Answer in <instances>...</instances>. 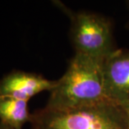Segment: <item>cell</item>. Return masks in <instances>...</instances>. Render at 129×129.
<instances>
[{"label":"cell","mask_w":129,"mask_h":129,"mask_svg":"<svg viewBox=\"0 0 129 129\" xmlns=\"http://www.w3.org/2000/svg\"><path fill=\"white\" fill-rule=\"evenodd\" d=\"M104 60L75 53L65 73L50 92L45 108L62 111L107 101L103 73Z\"/></svg>","instance_id":"6da1fadb"},{"label":"cell","mask_w":129,"mask_h":129,"mask_svg":"<svg viewBox=\"0 0 129 129\" xmlns=\"http://www.w3.org/2000/svg\"><path fill=\"white\" fill-rule=\"evenodd\" d=\"M32 129H129L123 108L108 100L82 108L31 114Z\"/></svg>","instance_id":"7a4b0ae2"},{"label":"cell","mask_w":129,"mask_h":129,"mask_svg":"<svg viewBox=\"0 0 129 129\" xmlns=\"http://www.w3.org/2000/svg\"><path fill=\"white\" fill-rule=\"evenodd\" d=\"M70 19V40L75 53L105 60L116 50L111 21L101 14L73 12L62 5Z\"/></svg>","instance_id":"3957f363"},{"label":"cell","mask_w":129,"mask_h":129,"mask_svg":"<svg viewBox=\"0 0 129 129\" xmlns=\"http://www.w3.org/2000/svg\"><path fill=\"white\" fill-rule=\"evenodd\" d=\"M106 98L118 105L129 103V50L117 49L103 61Z\"/></svg>","instance_id":"277c9868"},{"label":"cell","mask_w":129,"mask_h":129,"mask_svg":"<svg viewBox=\"0 0 129 129\" xmlns=\"http://www.w3.org/2000/svg\"><path fill=\"white\" fill-rule=\"evenodd\" d=\"M55 80L41 75L24 71H12L0 80V96H7L29 101L30 98L55 87Z\"/></svg>","instance_id":"5b68a950"},{"label":"cell","mask_w":129,"mask_h":129,"mask_svg":"<svg viewBox=\"0 0 129 129\" xmlns=\"http://www.w3.org/2000/svg\"><path fill=\"white\" fill-rule=\"evenodd\" d=\"M28 101L7 96H0V122L13 129H22L30 121Z\"/></svg>","instance_id":"8992f818"},{"label":"cell","mask_w":129,"mask_h":129,"mask_svg":"<svg viewBox=\"0 0 129 129\" xmlns=\"http://www.w3.org/2000/svg\"><path fill=\"white\" fill-rule=\"evenodd\" d=\"M123 109H124L125 112V114H126V116H127V120H128V128H129V103H126V104H124L123 106H121Z\"/></svg>","instance_id":"52a82bcc"},{"label":"cell","mask_w":129,"mask_h":129,"mask_svg":"<svg viewBox=\"0 0 129 129\" xmlns=\"http://www.w3.org/2000/svg\"><path fill=\"white\" fill-rule=\"evenodd\" d=\"M0 129H13L12 128H11L10 126H9L8 125L5 124L2 122H0Z\"/></svg>","instance_id":"ba28073f"},{"label":"cell","mask_w":129,"mask_h":129,"mask_svg":"<svg viewBox=\"0 0 129 129\" xmlns=\"http://www.w3.org/2000/svg\"><path fill=\"white\" fill-rule=\"evenodd\" d=\"M128 6H129V2H128Z\"/></svg>","instance_id":"9c48e42d"}]
</instances>
